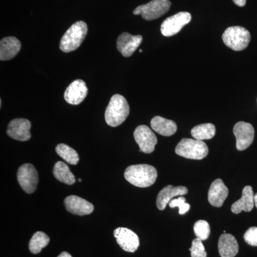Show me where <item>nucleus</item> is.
Here are the masks:
<instances>
[{
    "mask_svg": "<svg viewBox=\"0 0 257 257\" xmlns=\"http://www.w3.org/2000/svg\"><path fill=\"white\" fill-rule=\"evenodd\" d=\"M124 177L128 183L135 187L146 188L156 182L157 171L151 165H131L125 170Z\"/></svg>",
    "mask_w": 257,
    "mask_h": 257,
    "instance_id": "f257e3e1",
    "label": "nucleus"
},
{
    "mask_svg": "<svg viewBox=\"0 0 257 257\" xmlns=\"http://www.w3.org/2000/svg\"><path fill=\"white\" fill-rule=\"evenodd\" d=\"M130 111V106L124 96L114 94L111 96L104 114L106 124L112 127L119 126L128 117Z\"/></svg>",
    "mask_w": 257,
    "mask_h": 257,
    "instance_id": "f03ea898",
    "label": "nucleus"
},
{
    "mask_svg": "<svg viewBox=\"0 0 257 257\" xmlns=\"http://www.w3.org/2000/svg\"><path fill=\"white\" fill-rule=\"evenodd\" d=\"M87 25L84 22L79 21L73 24L62 37L60 50L66 53L77 50L87 36Z\"/></svg>",
    "mask_w": 257,
    "mask_h": 257,
    "instance_id": "7ed1b4c3",
    "label": "nucleus"
},
{
    "mask_svg": "<svg viewBox=\"0 0 257 257\" xmlns=\"http://www.w3.org/2000/svg\"><path fill=\"white\" fill-rule=\"evenodd\" d=\"M179 156L190 160H200L209 153L207 145L203 141L195 139H182L175 149Z\"/></svg>",
    "mask_w": 257,
    "mask_h": 257,
    "instance_id": "20e7f679",
    "label": "nucleus"
},
{
    "mask_svg": "<svg viewBox=\"0 0 257 257\" xmlns=\"http://www.w3.org/2000/svg\"><path fill=\"white\" fill-rule=\"evenodd\" d=\"M222 40L225 45L231 50L242 51L251 41V34L242 27H230L223 33Z\"/></svg>",
    "mask_w": 257,
    "mask_h": 257,
    "instance_id": "39448f33",
    "label": "nucleus"
},
{
    "mask_svg": "<svg viewBox=\"0 0 257 257\" xmlns=\"http://www.w3.org/2000/svg\"><path fill=\"white\" fill-rule=\"evenodd\" d=\"M170 0H152L146 5H140L133 11L135 15H142L144 20L150 21L160 18L170 9Z\"/></svg>",
    "mask_w": 257,
    "mask_h": 257,
    "instance_id": "423d86ee",
    "label": "nucleus"
},
{
    "mask_svg": "<svg viewBox=\"0 0 257 257\" xmlns=\"http://www.w3.org/2000/svg\"><path fill=\"white\" fill-rule=\"evenodd\" d=\"M192 15L187 12H181L166 19L161 25V32L165 37L177 35L185 25L190 23Z\"/></svg>",
    "mask_w": 257,
    "mask_h": 257,
    "instance_id": "0eeeda50",
    "label": "nucleus"
},
{
    "mask_svg": "<svg viewBox=\"0 0 257 257\" xmlns=\"http://www.w3.org/2000/svg\"><path fill=\"white\" fill-rule=\"evenodd\" d=\"M18 180L20 187L28 194L36 190L38 184V174L31 164H25L19 168Z\"/></svg>",
    "mask_w": 257,
    "mask_h": 257,
    "instance_id": "6e6552de",
    "label": "nucleus"
},
{
    "mask_svg": "<svg viewBox=\"0 0 257 257\" xmlns=\"http://www.w3.org/2000/svg\"><path fill=\"white\" fill-rule=\"evenodd\" d=\"M135 141L144 153L150 154L155 151L157 138L151 128L146 125H140L134 132Z\"/></svg>",
    "mask_w": 257,
    "mask_h": 257,
    "instance_id": "1a4fd4ad",
    "label": "nucleus"
},
{
    "mask_svg": "<svg viewBox=\"0 0 257 257\" xmlns=\"http://www.w3.org/2000/svg\"><path fill=\"white\" fill-rule=\"evenodd\" d=\"M234 135L236 140V149L239 151H243L253 143L254 128L249 123L239 121L235 124Z\"/></svg>",
    "mask_w": 257,
    "mask_h": 257,
    "instance_id": "9d476101",
    "label": "nucleus"
},
{
    "mask_svg": "<svg viewBox=\"0 0 257 257\" xmlns=\"http://www.w3.org/2000/svg\"><path fill=\"white\" fill-rule=\"evenodd\" d=\"M114 236L120 247L127 252H135L140 246L138 235L127 228H117L114 231Z\"/></svg>",
    "mask_w": 257,
    "mask_h": 257,
    "instance_id": "9b49d317",
    "label": "nucleus"
},
{
    "mask_svg": "<svg viewBox=\"0 0 257 257\" xmlns=\"http://www.w3.org/2000/svg\"><path fill=\"white\" fill-rule=\"evenodd\" d=\"M31 122L28 119L18 118L12 120L8 124V133L10 138L21 142L28 141L31 138Z\"/></svg>",
    "mask_w": 257,
    "mask_h": 257,
    "instance_id": "f8f14e48",
    "label": "nucleus"
},
{
    "mask_svg": "<svg viewBox=\"0 0 257 257\" xmlns=\"http://www.w3.org/2000/svg\"><path fill=\"white\" fill-rule=\"evenodd\" d=\"M88 88L82 79H76L69 84L64 92V99L72 105H78L87 95Z\"/></svg>",
    "mask_w": 257,
    "mask_h": 257,
    "instance_id": "ddd939ff",
    "label": "nucleus"
},
{
    "mask_svg": "<svg viewBox=\"0 0 257 257\" xmlns=\"http://www.w3.org/2000/svg\"><path fill=\"white\" fill-rule=\"evenodd\" d=\"M143 39L141 35H132L127 32H124L118 37L116 48L124 57H131L141 45Z\"/></svg>",
    "mask_w": 257,
    "mask_h": 257,
    "instance_id": "4468645a",
    "label": "nucleus"
},
{
    "mask_svg": "<svg viewBox=\"0 0 257 257\" xmlns=\"http://www.w3.org/2000/svg\"><path fill=\"white\" fill-rule=\"evenodd\" d=\"M64 205L69 212L78 216L88 215L94 211L92 203L77 196H69L64 199Z\"/></svg>",
    "mask_w": 257,
    "mask_h": 257,
    "instance_id": "2eb2a0df",
    "label": "nucleus"
},
{
    "mask_svg": "<svg viewBox=\"0 0 257 257\" xmlns=\"http://www.w3.org/2000/svg\"><path fill=\"white\" fill-rule=\"evenodd\" d=\"M228 194L229 190L223 181L217 179L211 184L208 193V200L213 207H221L228 197Z\"/></svg>",
    "mask_w": 257,
    "mask_h": 257,
    "instance_id": "dca6fc26",
    "label": "nucleus"
},
{
    "mask_svg": "<svg viewBox=\"0 0 257 257\" xmlns=\"http://www.w3.org/2000/svg\"><path fill=\"white\" fill-rule=\"evenodd\" d=\"M188 192L187 187L179 186L173 187L168 185L162 189L157 198V206L160 210H164L167 204L176 197L185 195Z\"/></svg>",
    "mask_w": 257,
    "mask_h": 257,
    "instance_id": "f3484780",
    "label": "nucleus"
},
{
    "mask_svg": "<svg viewBox=\"0 0 257 257\" xmlns=\"http://www.w3.org/2000/svg\"><path fill=\"white\" fill-rule=\"evenodd\" d=\"M254 206V194L252 187L251 186H246L243 189L241 199L231 205V209L233 213L238 214L242 211L249 212L252 210Z\"/></svg>",
    "mask_w": 257,
    "mask_h": 257,
    "instance_id": "a211bd4d",
    "label": "nucleus"
},
{
    "mask_svg": "<svg viewBox=\"0 0 257 257\" xmlns=\"http://www.w3.org/2000/svg\"><path fill=\"white\" fill-rule=\"evenodd\" d=\"M21 50V43L15 37L3 38L0 42V60H10L14 58Z\"/></svg>",
    "mask_w": 257,
    "mask_h": 257,
    "instance_id": "6ab92c4d",
    "label": "nucleus"
},
{
    "mask_svg": "<svg viewBox=\"0 0 257 257\" xmlns=\"http://www.w3.org/2000/svg\"><path fill=\"white\" fill-rule=\"evenodd\" d=\"M218 248L221 257H234L239 252V244L233 235H221L218 243Z\"/></svg>",
    "mask_w": 257,
    "mask_h": 257,
    "instance_id": "aec40b11",
    "label": "nucleus"
},
{
    "mask_svg": "<svg viewBox=\"0 0 257 257\" xmlns=\"http://www.w3.org/2000/svg\"><path fill=\"white\" fill-rule=\"evenodd\" d=\"M152 130L162 136L170 137L175 135L177 130V124L172 120L157 116L151 121Z\"/></svg>",
    "mask_w": 257,
    "mask_h": 257,
    "instance_id": "412c9836",
    "label": "nucleus"
},
{
    "mask_svg": "<svg viewBox=\"0 0 257 257\" xmlns=\"http://www.w3.org/2000/svg\"><path fill=\"white\" fill-rule=\"evenodd\" d=\"M53 175L57 180L68 185H72L76 181L75 177L69 170L68 166L63 162H57L55 164Z\"/></svg>",
    "mask_w": 257,
    "mask_h": 257,
    "instance_id": "4be33fe9",
    "label": "nucleus"
},
{
    "mask_svg": "<svg viewBox=\"0 0 257 257\" xmlns=\"http://www.w3.org/2000/svg\"><path fill=\"white\" fill-rule=\"evenodd\" d=\"M191 134L195 140L200 141L211 140L215 136V126L210 123L197 125L192 128Z\"/></svg>",
    "mask_w": 257,
    "mask_h": 257,
    "instance_id": "5701e85b",
    "label": "nucleus"
},
{
    "mask_svg": "<svg viewBox=\"0 0 257 257\" xmlns=\"http://www.w3.org/2000/svg\"><path fill=\"white\" fill-rule=\"evenodd\" d=\"M50 243V237L42 231H37L32 236L29 243V248L34 254H37L42 248L46 247Z\"/></svg>",
    "mask_w": 257,
    "mask_h": 257,
    "instance_id": "b1692460",
    "label": "nucleus"
},
{
    "mask_svg": "<svg viewBox=\"0 0 257 257\" xmlns=\"http://www.w3.org/2000/svg\"><path fill=\"white\" fill-rule=\"evenodd\" d=\"M56 152L59 156L70 165H77L79 163V158L77 152L65 144H60L57 145L56 147Z\"/></svg>",
    "mask_w": 257,
    "mask_h": 257,
    "instance_id": "393cba45",
    "label": "nucleus"
},
{
    "mask_svg": "<svg viewBox=\"0 0 257 257\" xmlns=\"http://www.w3.org/2000/svg\"><path fill=\"white\" fill-rule=\"evenodd\" d=\"M194 231L198 239L204 241L210 235V226L207 221L199 220L194 224Z\"/></svg>",
    "mask_w": 257,
    "mask_h": 257,
    "instance_id": "a878e982",
    "label": "nucleus"
},
{
    "mask_svg": "<svg viewBox=\"0 0 257 257\" xmlns=\"http://www.w3.org/2000/svg\"><path fill=\"white\" fill-rule=\"evenodd\" d=\"M191 251V256L192 257H207V252L205 251L204 244L201 239H194L192 243V247L189 248Z\"/></svg>",
    "mask_w": 257,
    "mask_h": 257,
    "instance_id": "bb28decb",
    "label": "nucleus"
},
{
    "mask_svg": "<svg viewBox=\"0 0 257 257\" xmlns=\"http://www.w3.org/2000/svg\"><path fill=\"white\" fill-rule=\"evenodd\" d=\"M169 205L171 208L178 207L179 209V214L180 215L185 214L190 209V205L186 202V199L183 197H179L172 199L171 202L169 203Z\"/></svg>",
    "mask_w": 257,
    "mask_h": 257,
    "instance_id": "cd10ccee",
    "label": "nucleus"
},
{
    "mask_svg": "<svg viewBox=\"0 0 257 257\" xmlns=\"http://www.w3.org/2000/svg\"><path fill=\"white\" fill-rule=\"evenodd\" d=\"M243 239L250 246H257V227L249 228L243 235Z\"/></svg>",
    "mask_w": 257,
    "mask_h": 257,
    "instance_id": "c85d7f7f",
    "label": "nucleus"
},
{
    "mask_svg": "<svg viewBox=\"0 0 257 257\" xmlns=\"http://www.w3.org/2000/svg\"><path fill=\"white\" fill-rule=\"evenodd\" d=\"M234 4L239 7H243L246 5V0H232Z\"/></svg>",
    "mask_w": 257,
    "mask_h": 257,
    "instance_id": "c756f323",
    "label": "nucleus"
},
{
    "mask_svg": "<svg viewBox=\"0 0 257 257\" xmlns=\"http://www.w3.org/2000/svg\"><path fill=\"white\" fill-rule=\"evenodd\" d=\"M57 257H72L69 254V253L66 252V251H63V252L61 253L60 255H59Z\"/></svg>",
    "mask_w": 257,
    "mask_h": 257,
    "instance_id": "7c9ffc66",
    "label": "nucleus"
},
{
    "mask_svg": "<svg viewBox=\"0 0 257 257\" xmlns=\"http://www.w3.org/2000/svg\"><path fill=\"white\" fill-rule=\"evenodd\" d=\"M254 204L255 207L257 208V193L256 194H254Z\"/></svg>",
    "mask_w": 257,
    "mask_h": 257,
    "instance_id": "2f4dec72",
    "label": "nucleus"
},
{
    "mask_svg": "<svg viewBox=\"0 0 257 257\" xmlns=\"http://www.w3.org/2000/svg\"><path fill=\"white\" fill-rule=\"evenodd\" d=\"M143 50H140V53H143Z\"/></svg>",
    "mask_w": 257,
    "mask_h": 257,
    "instance_id": "473e14b6",
    "label": "nucleus"
}]
</instances>
